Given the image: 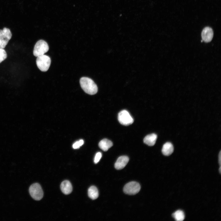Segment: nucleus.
<instances>
[{
	"mask_svg": "<svg viewBox=\"0 0 221 221\" xmlns=\"http://www.w3.org/2000/svg\"><path fill=\"white\" fill-rule=\"evenodd\" d=\"M81 87L86 93L91 95H94L98 91V87L94 81L87 77H82L80 79Z\"/></svg>",
	"mask_w": 221,
	"mask_h": 221,
	"instance_id": "1",
	"label": "nucleus"
},
{
	"mask_svg": "<svg viewBox=\"0 0 221 221\" xmlns=\"http://www.w3.org/2000/svg\"><path fill=\"white\" fill-rule=\"evenodd\" d=\"M37 57L36 64L38 68L41 71H47L48 70L51 63L50 57L44 54Z\"/></svg>",
	"mask_w": 221,
	"mask_h": 221,
	"instance_id": "2",
	"label": "nucleus"
},
{
	"mask_svg": "<svg viewBox=\"0 0 221 221\" xmlns=\"http://www.w3.org/2000/svg\"><path fill=\"white\" fill-rule=\"evenodd\" d=\"M49 47L47 42L44 40H41L35 44L33 50V55L36 57L44 55L48 52Z\"/></svg>",
	"mask_w": 221,
	"mask_h": 221,
	"instance_id": "3",
	"label": "nucleus"
},
{
	"mask_svg": "<svg viewBox=\"0 0 221 221\" xmlns=\"http://www.w3.org/2000/svg\"><path fill=\"white\" fill-rule=\"evenodd\" d=\"M29 191L31 196L35 200H39L43 197V192L41 186L38 183L32 184L29 187Z\"/></svg>",
	"mask_w": 221,
	"mask_h": 221,
	"instance_id": "4",
	"label": "nucleus"
},
{
	"mask_svg": "<svg viewBox=\"0 0 221 221\" xmlns=\"http://www.w3.org/2000/svg\"><path fill=\"white\" fill-rule=\"evenodd\" d=\"M141 189L140 184L135 181H132L126 184L123 188L124 192L129 195H134L138 193Z\"/></svg>",
	"mask_w": 221,
	"mask_h": 221,
	"instance_id": "5",
	"label": "nucleus"
},
{
	"mask_svg": "<svg viewBox=\"0 0 221 221\" xmlns=\"http://www.w3.org/2000/svg\"><path fill=\"white\" fill-rule=\"evenodd\" d=\"M12 36L10 29L6 28L0 29V48H4Z\"/></svg>",
	"mask_w": 221,
	"mask_h": 221,
	"instance_id": "6",
	"label": "nucleus"
},
{
	"mask_svg": "<svg viewBox=\"0 0 221 221\" xmlns=\"http://www.w3.org/2000/svg\"><path fill=\"white\" fill-rule=\"evenodd\" d=\"M118 120L120 124L125 126L130 125L134 122V119L129 112L126 110L120 111L118 115Z\"/></svg>",
	"mask_w": 221,
	"mask_h": 221,
	"instance_id": "7",
	"label": "nucleus"
},
{
	"mask_svg": "<svg viewBox=\"0 0 221 221\" xmlns=\"http://www.w3.org/2000/svg\"><path fill=\"white\" fill-rule=\"evenodd\" d=\"M213 36V32L210 27L204 28L202 31L201 36L203 40L206 42H208L211 41Z\"/></svg>",
	"mask_w": 221,
	"mask_h": 221,
	"instance_id": "8",
	"label": "nucleus"
},
{
	"mask_svg": "<svg viewBox=\"0 0 221 221\" xmlns=\"http://www.w3.org/2000/svg\"><path fill=\"white\" fill-rule=\"evenodd\" d=\"M129 161V157L126 156L119 157L114 164V167L117 170L123 169L127 165Z\"/></svg>",
	"mask_w": 221,
	"mask_h": 221,
	"instance_id": "9",
	"label": "nucleus"
},
{
	"mask_svg": "<svg viewBox=\"0 0 221 221\" xmlns=\"http://www.w3.org/2000/svg\"><path fill=\"white\" fill-rule=\"evenodd\" d=\"M60 189L63 193L65 195H68L72 192V187L69 181L68 180H65L61 183Z\"/></svg>",
	"mask_w": 221,
	"mask_h": 221,
	"instance_id": "10",
	"label": "nucleus"
},
{
	"mask_svg": "<svg viewBox=\"0 0 221 221\" xmlns=\"http://www.w3.org/2000/svg\"><path fill=\"white\" fill-rule=\"evenodd\" d=\"M157 136L155 134H152L146 136L144 139L145 143L150 146L153 145L155 143Z\"/></svg>",
	"mask_w": 221,
	"mask_h": 221,
	"instance_id": "11",
	"label": "nucleus"
},
{
	"mask_svg": "<svg viewBox=\"0 0 221 221\" xmlns=\"http://www.w3.org/2000/svg\"><path fill=\"white\" fill-rule=\"evenodd\" d=\"M174 150L173 146L172 144L169 142H167L163 145L162 152L165 156H169L173 153Z\"/></svg>",
	"mask_w": 221,
	"mask_h": 221,
	"instance_id": "12",
	"label": "nucleus"
},
{
	"mask_svg": "<svg viewBox=\"0 0 221 221\" xmlns=\"http://www.w3.org/2000/svg\"><path fill=\"white\" fill-rule=\"evenodd\" d=\"M112 142L107 139L101 140L99 144V148L104 151H106L113 146Z\"/></svg>",
	"mask_w": 221,
	"mask_h": 221,
	"instance_id": "13",
	"label": "nucleus"
},
{
	"mask_svg": "<svg viewBox=\"0 0 221 221\" xmlns=\"http://www.w3.org/2000/svg\"><path fill=\"white\" fill-rule=\"evenodd\" d=\"M88 196L92 200H95L99 196V192L97 188L95 186H91L88 190Z\"/></svg>",
	"mask_w": 221,
	"mask_h": 221,
	"instance_id": "14",
	"label": "nucleus"
},
{
	"mask_svg": "<svg viewBox=\"0 0 221 221\" xmlns=\"http://www.w3.org/2000/svg\"><path fill=\"white\" fill-rule=\"evenodd\" d=\"M173 218L177 221H182L185 218L184 213L183 211L178 210L172 214Z\"/></svg>",
	"mask_w": 221,
	"mask_h": 221,
	"instance_id": "15",
	"label": "nucleus"
},
{
	"mask_svg": "<svg viewBox=\"0 0 221 221\" xmlns=\"http://www.w3.org/2000/svg\"><path fill=\"white\" fill-rule=\"evenodd\" d=\"M7 57V53L3 48H0V63Z\"/></svg>",
	"mask_w": 221,
	"mask_h": 221,
	"instance_id": "16",
	"label": "nucleus"
},
{
	"mask_svg": "<svg viewBox=\"0 0 221 221\" xmlns=\"http://www.w3.org/2000/svg\"><path fill=\"white\" fill-rule=\"evenodd\" d=\"M83 143L84 141L83 140L81 139L79 141H76L72 145V147L74 149H78L82 146Z\"/></svg>",
	"mask_w": 221,
	"mask_h": 221,
	"instance_id": "17",
	"label": "nucleus"
},
{
	"mask_svg": "<svg viewBox=\"0 0 221 221\" xmlns=\"http://www.w3.org/2000/svg\"><path fill=\"white\" fill-rule=\"evenodd\" d=\"M102 156L101 153L99 152L97 153L95 157L94 162L95 164L97 163L100 160Z\"/></svg>",
	"mask_w": 221,
	"mask_h": 221,
	"instance_id": "18",
	"label": "nucleus"
},
{
	"mask_svg": "<svg viewBox=\"0 0 221 221\" xmlns=\"http://www.w3.org/2000/svg\"><path fill=\"white\" fill-rule=\"evenodd\" d=\"M219 161L220 165L221 164V151L220 152L219 154Z\"/></svg>",
	"mask_w": 221,
	"mask_h": 221,
	"instance_id": "19",
	"label": "nucleus"
},
{
	"mask_svg": "<svg viewBox=\"0 0 221 221\" xmlns=\"http://www.w3.org/2000/svg\"><path fill=\"white\" fill-rule=\"evenodd\" d=\"M219 170L220 173H221V167H220Z\"/></svg>",
	"mask_w": 221,
	"mask_h": 221,
	"instance_id": "20",
	"label": "nucleus"
}]
</instances>
